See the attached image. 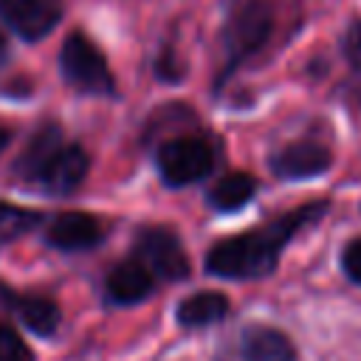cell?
<instances>
[{"instance_id":"44dd1931","label":"cell","mask_w":361,"mask_h":361,"mask_svg":"<svg viewBox=\"0 0 361 361\" xmlns=\"http://www.w3.org/2000/svg\"><path fill=\"white\" fill-rule=\"evenodd\" d=\"M6 56H8V45H6V37L0 34V65L6 62Z\"/></svg>"},{"instance_id":"2e32d148","label":"cell","mask_w":361,"mask_h":361,"mask_svg":"<svg viewBox=\"0 0 361 361\" xmlns=\"http://www.w3.org/2000/svg\"><path fill=\"white\" fill-rule=\"evenodd\" d=\"M0 361H34L31 347L8 324H0Z\"/></svg>"},{"instance_id":"30bf717a","label":"cell","mask_w":361,"mask_h":361,"mask_svg":"<svg viewBox=\"0 0 361 361\" xmlns=\"http://www.w3.org/2000/svg\"><path fill=\"white\" fill-rule=\"evenodd\" d=\"M327 166H330V152H327V147H322L316 141L288 144L285 149H279L271 158V169L285 180L313 178V175H322Z\"/></svg>"},{"instance_id":"52a82bcc","label":"cell","mask_w":361,"mask_h":361,"mask_svg":"<svg viewBox=\"0 0 361 361\" xmlns=\"http://www.w3.org/2000/svg\"><path fill=\"white\" fill-rule=\"evenodd\" d=\"M0 20L14 34L34 42L51 34L62 20V0H0Z\"/></svg>"},{"instance_id":"7a4b0ae2","label":"cell","mask_w":361,"mask_h":361,"mask_svg":"<svg viewBox=\"0 0 361 361\" xmlns=\"http://www.w3.org/2000/svg\"><path fill=\"white\" fill-rule=\"evenodd\" d=\"M87 166V152L79 144H68L56 124H45L23 147L14 175L48 195H71L85 180Z\"/></svg>"},{"instance_id":"ffe728a7","label":"cell","mask_w":361,"mask_h":361,"mask_svg":"<svg viewBox=\"0 0 361 361\" xmlns=\"http://www.w3.org/2000/svg\"><path fill=\"white\" fill-rule=\"evenodd\" d=\"M8 141H11V133H8L6 127H0V152L8 147Z\"/></svg>"},{"instance_id":"ac0fdd59","label":"cell","mask_w":361,"mask_h":361,"mask_svg":"<svg viewBox=\"0 0 361 361\" xmlns=\"http://www.w3.org/2000/svg\"><path fill=\"white\" fill-rule=\"evenodd\" d=\"M344 54L355 71H361V23H355L344 37Z\"/></svg>"},{"instance_id":"e0dca14e","label":"cell","mask_w":361,"mask_h":361,"mask_svg":"<svg viewBox=\"0 0 361 361\" xmlns=\"http://www.w3.org/2000/svg\"><path fill=\"white\" fill-rule=\"evenodd\" d=\"M341 265H344V274L361 285V237H355L353 243H347L344 254H341Z\"/></svg>"},{"instance_id":"9c48e42d","label":"cell","mask_w":361,"mask_h":361,"mask_svg":"<svg viewBox=\"0 0 361 361\" xmlns=\"http://www.w3.org/2000/svg\"><path fill=\"white\" fill-rule=\"evenodd\" d=\"M155 288V274L135 257L121 259L118 265H113V271L104 279V299L110 305H138L144 302Z\"/></svg>"},{"instance_id":"5b68a950","label":"cell","mask_w":361,"mask_h":361,"mask_svg":"<svg viewBox=\"0 0 361 361\" xmlns=\"http://www.w3.org/2000/svg\"><path fill=\"white\" fill-rule=\"evenodd\" d=\"M135 259H141L158 279L178 282L189 276V257L178 240V234L166 226H144L135 234Z\"/></svg>"},{"instance_id":"7c38bea8","label":"cell","mask_w":361,"mask_h":361,"mask_svg":"<svg viewBox=\"0 0 361 361\" xmlns=\"http://www.w3.org/2000/svg\"><path fill=\"white\" fill-rule=\"evenodd\" d=\"M228 313V299L220 290L192 293L178 305V324L183 327H209Z\"/></svg>"},{"instance_id":"3957f363","label":"cell","mask_w":361,"mask_h":361,"mask_svg":"<svg viewBox=\"0 0 361 361\" xmlns=\"http://www.w3.org/2000/svg\"><path fill=\"white\" fill-rule=\"evenodd\" d=\"M59 68L68 85H73L82 93H93V96H110L116 90L113 73L107 68L104 54L82 34L73 31L59 51Z\"/></svg>"},{"instance_id":"ba28073f","label":"cell","mask_w":361,"mask_h":361,"mask_svg":"<svg viewBox=\"0 0 361 361\" xmlns=\"http://www.w3.org/2000/svg\"><path fill=\"white\" fill-rule=\"evenodd\" d=\"M104 240V226L87 212H62L51 220L45 243L56 251H87Z\"/></svg>"},{"instance_id":"5bb4252c","label":"cell","mask_w":361,"mask_h":361,"mask_svg":"<svg viewBox=\"0 0 361 361\" xmlns=\"http://www.w3.org/2000/svg\"><path fill=\"white\" fill-rule=\"evenodd\" d=\"M14 313L17 319L37 336H54L56 327H59V307L54 299L48 296H37V293H28V296H17V305H14Z\"/></svg>"},{"instance_id":"9a60e30c","label":"cell","mask_w":361,"mask_h":361,"mask_svg":"<svg viewBox=\"0 0 361 361\" xmlns=\"http://www.w3.org/2000/svg\"><path fill=\"white\" fill-rule=\"evenodd\" d=\"M42 223V214L34 209H23L14 206L8 200H0V245L14 243L17 237L28 234L31 228H37Z\"/></svg>"},{"instance_id":"4fadbf2b","label":"cell","mask_w":361,"mask_h":361,"mask_svg":"<svg viewBox=\"0 0 361 361\" xmlns=\"http://www.w3.org/2000/svg\"><path fill=\"white\" fill-rule=\"evenodd\" d=\"M254 192H257V180L248 172H228L220 180H214L206 197L217 212H237L254 197Z\"/></svg>"},{"instance_id":"8fae6325","label":"cell","mask_w":361,"mask_h":361,"mask_svg":"<svg viewBox=\"0 0 361 361\" xmlns=\"http://www.w3.org/2000/svg\"><path fill=\"white\" fill-rule=\"evenodd\" d=\"M243 361H296V350L290 338L274 327L254 324L240 336Z\"/></svg>"},{"instance_id":"8992f818","label":"cell","mask_w":361,"mask_h":361,"mask_svg":"<svg viewBox=\"0 0 361 361\" xmlns=\"http://www.w3.org/2000/svg\"><path fill=\"white\" fill-rule=\"evenodd\" d=\"M271 34V11L265 3L251 0L243 3L228 25H226V51H228V68H234L237 62H243L245 56H251Z\"/></svg>"},{"instance_id":"6da1fadb","label":"cell","mask_w":361,"mask_h":361,"mask_svg":"<svg viewBox=\"0 0 361 361\" xmlns=\"http://www.w3.org/2000/svg\"><path fill=\"white\" fill-rule=\"evenodd\" d=\"M324 209H327V203L316 200V203H307L257 231L234 234V237L214 243L212 251L206 254V271L214 276H226V279H257V276L271 274L279 262L285 243L305 223L324 214Z\"/></svg>"},{"instance_id":"277c9868","label":"cell","mask_w":361,"mask_h":361,"mask_svg":"<svg viewBox=\"0 0 361 361\" xmlns=\"http://www.w3.org/2000/svg\"><path fill=\"white\" fill-rule=\"evenodd\" d=\"M155 164H158L161 180L178 189V186L197 183L212 172L214 149L200 135H180V138H169L166 144H161Z\"/></svg>"},{"instance_id":"d6986e66","label":"cell","mask_w":361,"mask_h":361,"mask_svg":"<svg viewBox=\"0 0 361 361\" xmlns=\"http://www.w3.org/2000/svg\"><path fill=\"white\" fill-rule=\"evenodd\" d=\"M14 305H17V293L6 285V282H0V307H8V310H14Z\"/></svg>"}]
</instances>
